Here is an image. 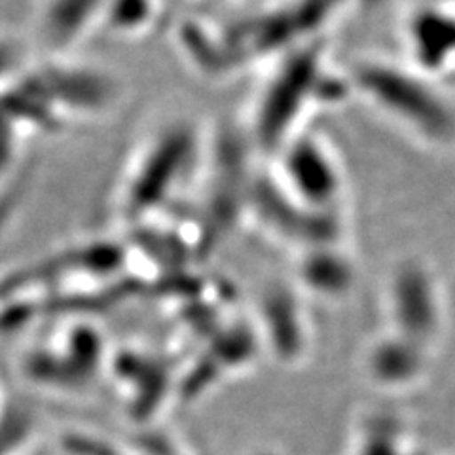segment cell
Segmentation results:
<instances>
[{
    "instance_id": "obj_1",
    "label": "cell",
    "mask_w": 455,
    "mask_h": 455,
    "mask_svg": "<svg viewBox=\"0 0 455 455\" xmlns=\"http://www.w3.org/2000/svg\"><path fill=\"white\" fill-rule=\"evenodd\" d=\"M347 80L351 93L419 145L443 152L455 148V103L438 80L425 76L406 61L381 57L359 61Z\"/></svg>"
},
{
    "instance_id": "obj_2",
    "label": "cell",
    "mask_w": 455,
    "mask_h": 455,
    "mask_svg": "<svg viewBox=\"0 0 455 455\" xmlns=\"http://www.w3.org/2000/svg\"><path fill=\"white\" fill-rule=\"evenodd\" d=\"M329 76L321 40L304 42L284 53L256 99L252 127L262 148L277 152L306 130L309 108L331 92L326 88Z\"/></svg>"
},
{
    "instance_id": "obj_3",
    "label": "cell",
    "mask_w": 455,
    "mask_h": 455,
    "mask_svg": "<svg viewBox=\"0 0 455 455\" xmlns=\"http://www.w3.org/2000/svg\"><path fill=\"white\" fill-rule=\"evenodd\" d=\"M275 154V187L296 204L336 215L346 194V173L331 142L304 130Z\"/></svg>"
},
{
    "instance_id": "obj_4",
    "label": "cell",
    "mask_w": 455,
    "mask_h": 455,
    "mask_svg": "<svg viewBox=\"0 0 455 455\" xmlns=\"http://www.w3.org/2000/svg\"><path fill=\"white\" fill-rule=\"evenodd\" d=\"M406 63L429 78L455 70V6L443 0L421 4L403 23Z\"/></svg>"
},
{
    "instance_id": "obj_5",
    "label": "cell",
    "mask_w": 455,
    "mask_h": 455,
    "mask_svg": "<svg viewBox=\"0 0 455 455\" xmlns=\"http://www.w3.org/2000/svg\"><path fill=\"white\" fill-rule=\"evenodd\" d=\"M110 0H38L35 36L52 53L70 48L103 23Z\"/></svg>"
},
{
    "instance_id": "obj_6",
    "label": "cell",
    "mask_w": 455,
    "mask_h": 455,
    "mask_svg": "<svg viewBox=\"0 0 455 455\" xmlns=\"http://www.w3.org/2000/svg\"><path fill=\"white\" fill-rule=\"evenodd\" d=\"M298 275L307 289L336 294L347 291L353 279V267L344 251L336 245H324L311 251H304V256L298 264Z\"/></svg>"
},
{
    "instance_id": "obj_7",
    "label": "cell",
    "mask_w": 455,
    "mask_h": 455,
    "mask_svg": "<svg viewBox=\"0 0 455 455\" xmlns=\"http://www.w3.org/2000/svg\"><path fill=\"white\" fill-rule=\"evenodd\" d=\"M160 0H110L103 23L120 35L145 33L156 21Z\"/></svg>"
}]
</instances>
